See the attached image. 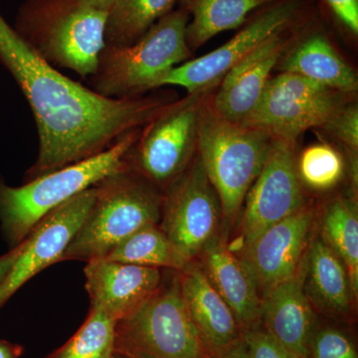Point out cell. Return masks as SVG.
I'll list each match as a JSON object with an SVG mask.
<instances>
[{
    "label": "cell",
    "mask_w": 358,
    "mask_h": 358,
    "mask_svg": "<svg viewBox=\"0 0 358 358\" xmlns=\"http://www.w3.org/2000/svg\"><path fill=\"white\" fill-rule=\"evenodd\" d=\"M0 63L29 103L38 131V155L25 182L105 152L178 100L169 90L131 98L99 95L40 58L1 14Z\"/></svg>",
    "instance_id": "cell-1"
},
{
    "label": "cell",
    "mask_w": 358,
    "mask_h": 358,
    "mask_svg": "<svg viewBox=\"0 0 358 358\" xmlns=\"http://www.w3.org/2000/svg\"><path fill=\"white\" fill-rule=\"evenodd\" d=\"M108 15L91 0H23L13 28L47 63L89 79L105 46Z\"/></svg>",
    "instance_id": "cell-2"
},
{
    "label": "cell",
    "mask_w": 358,
    "mask_h": 358,
    "mask_svg": "<svg viewBox=\"0 0 358 358\" xmlns=\"http://www.w3.org/2000/svg\"><path fill=\"white\" fill-rule=\"evenodd\" d=\"M95 187L94 203L63 254L62 262L103 258L136 231L159 224L164 192L128 164Z\"/></svg>",
    "instance_id": "cell-3"
},
{
    "label": "cell",
    "mask_w": 358,
    "mask_h": 358,
    "mask_svg": "<svg viewBox=\"0 0 358 358\" xmlns=\"http://www.w3.org/2000/svg\"><path fill=\"white\" fill-rule=\"evenodd\" d=\"M141 129L105 152L13 187L0 182V220L11 243L18 245L47 214L127 166L129 150Z\"/></svg>",
    "instance_id": "cell-4"
},
{
    "label": "cell",
    "mask_w": 358,
    "mask_h": 358,
    "mask_svg": "<svg viewBox=\"0 0 358 358\" xmlns=\"http://www.w3.org/2000/svg\"><path fill=\"white\" fill-rule=\"evenodd\" d=\"M189 20L178 7L160 18L136 43L105 44L95 73L88 79L91 89L112 99L143 96L154 90L162 75L192 58L185 35Z\"/></svg>",
    "instance_id": "cell-5"
},
{
    "label": "cell",
    "mask_w": 358,
    "mask_h": 358,
    "mask_svg": "<svg viewBox=\"0 0 358 358\" xmlns=\"http://www.w3.org/2000/svg\"><path fill=\"white\" fill-rule=\"evenodd\" d=\"M210 100L200 117L197 155L220 199L223 220L232 222L262 171L273 138L263 129L223 119Z\"/></svg>",
    "instance_id": "cell-6"
},
{
    "label": "cell",
    "mask_w": 358,
    "mask_h": 358,
    "mask_svg": "<svg viewBox=\"0 0 358 358\" xmlns=\"http://www.w3.org/2000/svg\"><path fill=\"white\" fill-rule=\"evenodd\" d=\"M186 308L178 272L115 327V355L145 358H206Z\"/></svg>",
    "instance_id": "cell-7"
},
{
    "label": "cell",
    "mask_w": 358,
    "mask_h": 358,
    "mask_svg": "<svg viewBox=\"0 0 358 358\" xmlns=\"http://www.w3.org/2000/svg\"><path fill=\"white\" fill-rule=\"evenodd\" d=\"M213 90L188 93L143 127L127 155L129 169L166 192L197 154L200 117Z\"/></svg>",
    "instance_id": "cell-8"
},
{
    "label": "cell",
    "mask_w": 358,
    "mask_h": 358,
    "mask_svg": "<svg viewBox=\"0 0 358 358\" xmlns=\"http://www.w3.org/2000/svg\"><path fill=\"white\" fill-rule=\"evenodd\" d=\"M313 0H277L257 9L232 39L202 57L167 71L157 80L154 89L178 86L187 93L215 89L237 63L268 37L313 13Z\"/></svg>",
    "instance_id": "cell-9"
},
{
    "label": "cell",
    "mask_w": 358,
    "mask_h": 358,
    "mask_svg": "<svg viewBox=\"0 0 358 358\" xmlns=\"http://www.w3.org/2000/svg\"><path fill=\"white\" fill-rule=\"evenodd\" d=\"M350 96L301 75L282 72L270 78L255 108L240 124L296 145L308 129L322 128L336 110L350 102Z\"/></svg>",
    "instance_id": "cell-10"
},
{
    "label": "cell",
    "mask_w": 358,
    "mask_h": 358,
    "mask_svg": "<svg viewBox=\"0 0 358 358\" xmlns=\"http://www.w3.org/2000/svg\"><path fill=\"white\" fill-rule=\"evenodd\" d=\"M222 208L199 155L164 192L159 228L188 262L218 236Z\"/></svg>",
    "instance_id": "cell-11"
},
{
    "label": "cell",
    "mask_w": 358,
    "mask_h": 358,
    "mask_svg": "<svg viewBox=\"0 0 358 358\" xmlns=\"http://www.w3.org/2000/svg\"><path fill=\"white\" fill-rule=\"evenodd\" d=\"M294 143L273 138L268 159L251 186L237 236L231 246L234 253L252 243L264 231L305 206L296 173Z\"/></svg>",
    "instance_id": "cell-12"
},
{
    "label": "cell",
    "mask_w": 358,
    "mask_h": 358,
    "mask_svg": "<svg viewBox=\"0 0 358 358\" xmlns=\"http://www.w3.org/2000/svg\"><path fill=\"white\" fill-rule=\"evenodd\" d=\"M96 196V187L79 193L47 214L27 237L13 268L0 284V308L45 268L62 262L63 254L81 227Z\"/></svg>",
    "instance_id": "cell-13"
},
{
    "label": "cell",
    "mask_w": 358,
    "mask_h": 358,
    "mask_svg": "<svg viewBox=\"0 0 358 358\" xmlns=\"http://www.w3.org/2000/svg\"><path fill=\"white\" fill-rule=\"evenodd\" d=\"M308 16L268 37L223 77L210 100L219 115L234 124H241L248 117L260 100L271 73Z\"/></svg>",
    "instance_id": "cell-14"
},
{
    "label": "cell",
    "mask_w": 358,
    "mask_h": 358,
    "mask_svg": "<svg viewBox=\"0 0 358 358\" xmlns=\"http://www.w3.org/2000/svg\"><path fill=\"white\" fill-rule=\"evenodd\" d=\"M313 222V211L303 206L235 253L255 275L261 296L300 267L307 253Z\"/></svg>",
    "instance_id": "cell-15"
},
{
    "label": "cell",
    "mask_w": 358,
    "mask_h": 358,
    "mask_svg": "<svg viewBox=\"0 0 358 358\" xmlns=\"http://www.w3.org/2000/svg\"><path fill=\"white\" fill-rule=\"evenodd\" d=\"M84 273L91 308L102 310L115 324L152 296L164 278L162 268L103 258L87 262Z\"/></svg>",
    "instance_id": "cell-16"
},
{
    "label": "cell",
    "mask_w": 358,
    "mask_h": 358,
    "mask_svg": "<svg viewBox=\"0 0 358 358\" xmlns=\"http://www.w3.org/2000/svg\"><path fill=\"white\" fill-rule=\"evenodd\" d=\"M305 258L293 275L261 296L260 320L265 331L301 358H308L315 324L305 289Z\"/></svg>",
    "instance_id": "cell-17"
},
{
    "label": "cell",
    "mask_w": 358,
    "mask_h": 358,
    "mask_svg": "<svg viewBox=\"0 0 358 358\" xmlns=\"http://www.w3.org/2000/svg\"><path fill=\"white\" fill-rule=\"evenodd\" d=\"M294 42L293 48L278 63L282 72L301 75L350 95L357 92V74L338 55L315 13L303 21Z\"/></svg>",
    "instance_id": "cell-18"
},
{
    "label": "cell",
    "mask_w": 358,
    "mask_h": 358,
    "mask_svg": "<svg viewBox=\"0 0 358 358\" xmlns=\"http://www.w3.org/2000/svg\"><path fill=\"white\" fill-rule=\"evenodd\" d=\"M178 274L186 308L209 355L234 345L241 338V327L199 264L188 263Z\"/></svg>",
    "instance_id": "cell-19"
},
{
    "label": "cell",
    "mask_w": 358,
    "mask_h": 358,
    "mask_svg": "<svg viewBox=\"0 0 358 358\" xmlns=\"http://www.w3.org/2000/svg\"><path fill=\"white\" fill-rule=\"evenodd\" d=\"M199 259L200 268L234 313L241 329L258 326L261 294L247 264L218 236L205 247Z\"/></svg>",
    "instance_id": "cell-20"
},
{
    "label": "cell",
    "mask_w": 358,
    "mask_h": 358,
    "mask_svg": "<svg viewBox=\"0 0 358 358\" xmlns=\"http://www.w3.org/2000/svg\"><path fill=\"white\" fill-rule=\"evenodd\" d=\"M305 289L312 305L331 315H346L355 300L350 274L320 234L310 235L305 258Z\"/></svg>",
    "instance_id": "cell-21"
},
{
    "label": "cell",
    "mask_w": 358,
    "mask_h": 358,
    "mask_svg": "<svg viewBox=\"0 0 358 358\" xmlns=\"http://www.w3.org/2000/svg\"><path fill=\"white\" fill-rule=\"evenodd\" d=\"M277 0H178L190 16L186 26V42L190 50L199 49L219 33L237 29L250 14Z\"/></svg>",
    "instance_id": "cell-22"
},
{
    "label": "cell",
    "mask_w": 358,
    "mask_h": 358,
    "mask_svg": "<svg viewBox=\"0 0 358 358\" xmlns=\"http://www.w3.org/2000/svg\"><path fill=\"white\" fill-rule=\"evenodd\" d=\"M320 237L345 264L353 293L358 294V214L357 203L336 197L327 204L320 217Z\"/></svg>",
    "instance_id": "cell-23"
},
{
    "label": "cell",
    "mask_w": 358,
    "mask_h": 358,
    "mask_svg": "<svg viewBox=\"0 0 358 358\" xmlns=\"http://www.w3.org/2000/svg\"><path fill=\"white\" fill-rule=\"evenodd\" d=\"M103 259L176 272H180L189 263L169 241L159 225H150L136 231L110 250Z\"/></svg>",
    "instance_id": "cell-24"
},
{
    "label": "cell",
    "mask_w": 358,
    "mask_h": 358,
    "mask_svg": "<svg viewBox=\"0 0 358 358\" xmlns=\"http://www.w3.org/2000/svg\"><path fill=\"white\" fill-rule=\"evenodd\" d=\"M178 0H121L110 11L105 44L129 46L136 43L160 18L173 10Z\"/></svg>",
    "instance_id": "cell-25"
},
{
    "label": "cell",
    "mask_w": 358,
    "mask_h": 358,
    "mask_svg": "<svg viewBox=\"0 0 358 358\" xmlns=\"http://www.w3.org/2000/svg\"><path fill=\"white\" fill-rule=\"evenodd\" d=\"M115 322L98 308H90L83 326L62 348L44 358H113Z\"/></svg>",
    "instance_id": "cell-26"
},
{
    "label": "cell",
    "mask_w": 358,
    "mask_h": 358,
    "mask_svg": "<svg viewBox=\"0 0 358 358\" xmlns=\"http://www.w3.org/2000/svg\"><path fill=\"white\" fill-rule=\"evenodd\" d=\"M296 166L301 182L315 192H326L341 180L345 164L336 148L320 143L306 148Z\"/></svg>",
    "instance_id": "cell-27"
},
{
    "label": "cell",
    "mask_w": 358,
    "mask_h": 358,
    "mask_svg": "<svg viewBox=\"0 0 358 358\" xmlns=\"http://www.w3.org/2000/svg\"><path fill=\"white\" fill-rule=\"evenodd\" d=\"M320 129L336 138L348 150L357 152V103L350 101V102L341 106Z\"/></svg>",
    "instance_id": "cell-28"
},
{
    "label": "cell",
    "mask_w": 358,
    "mask_h": 358,
    "mask_svg": "<svg viewBox=\"0 0 358 358\" xmlns=\"http://www.w3.org/2000/svg\"><path fill=\"white\" fill-rule=\"evenodd\" d=\"M358 358L350 338L338 329H326L313 336L308 358Z\"/></svg>",
    "instance_id": "cell-29"
},
{
    "label": "cell",
    "mask_w": 358,
    "mask_h": 358,
    "mask_svg": "<svg viewBox=\"0 0 358 358\" xmlns=\"http://www.w3.org/2000/svg\"><path fill=\"white\" fill-rule=\"evenodd\" d=\"M241 338L251 358H301L257 326L242 329Z\"/></svg>",
    "instance_id": "cell-30"
},
{
    "label": "cell",
    "mask_w": 358,
    "mask_h": 358,
    "mask_svg": "<svg viewBox=\"0 0 358 358\" xmlns=\"http://www.w3.org/2000/svg\"><path fill=\"white\" fill-rule=\"evenodd\" d=\"M320 3L339 31L350 38H357L358 0H320Z\"/></svg>",
    "instance_id": "cell-31"
},
{
    "label": "cell",
    "mask_w": 358,
    "mask_h": 358,
    "mask_svg": "<svg viewBox=\"0 0 358 358\" xmlns=\"http://www.w3.org/2000/svg\"><path fill=\"white\" fill-rule=\"evenodd\" d=\"M25 246V239L21 243L16 245L11 251L6 255L0 256V284L3 281L4 278L8 274L10 268H13V264L17 260L21 252L23 251Z\"/></svg>",
    "instance_id": "cell-32"
},
{
    "label": "cell",
    "mask_w": 358,
    "mask_h": 358,
    "mask_svg": "<svg viewBox=\"0 0 358 358\" xmlns=\"http://www.w3.org/2000/svg\"><path fill=\"white\" fill-rule=\"evenodd\" d=\"M212 358H251L243 339L240 338L234 345L225 348L222 352L212 355Z\"/></svg>",
    "instance_id": "cell-33"
},
{
    "label": "cell",
    "mask_w": 358,
    "mask_h": 358,
    "mask_svg": "<svg viewBox=\"0 0 358 358\" xmlns=\"http://www.w3.org/2000/svg\"><path fill=\"white\" fill-rule=\"evenodd\" d=\"M20 350L17 346L10 345L6 341H0V358H17Z\"/></svg>",
    "instance_id": "cell-34"
},
{
    "label": "cell",
    "mask_w": 358,
    "mask_h": 358,
    "mask_svg": "<svg viewBox=\"0 0 358 358\" xmlns=\"http://www.w3.org/2000/svg\"><path fill=\"white\" fill-rule=\"evenodd\" d=\"M121 0H91L92 3L99 9L110 13Z\"/></svg>",
    "instance_id": "cell-35"
},
{
    "label": "cell",
    "mask_w": 358,
    "mask_h": 358,
    "mask_svg": "<svg viewBox=\"0 0 358 358\" xmlns=\"http://www.w3.org/2000/svg\"><path fill=\"white\" fill-rule=\"evenodd\" d=\"M115 358H145L140 357H127V355H115Z\"/></svg>",
    "instance_id": "cell-36"
},
{
    "label": "cell",
    "mask_w": 358,
    "mask_h": 358,
    "mask_svg": "<svg viewBox=\"0 0 358 358\" xmlns=\"http://www.w3.org/2000/svg\"><path fill=\"white\" fill-rule=\"evenodd\" d=\"M113 358H115V355H114V357H113Z\"/></svg>",
    "instance_id": "cell-37"
}]
</instances>
